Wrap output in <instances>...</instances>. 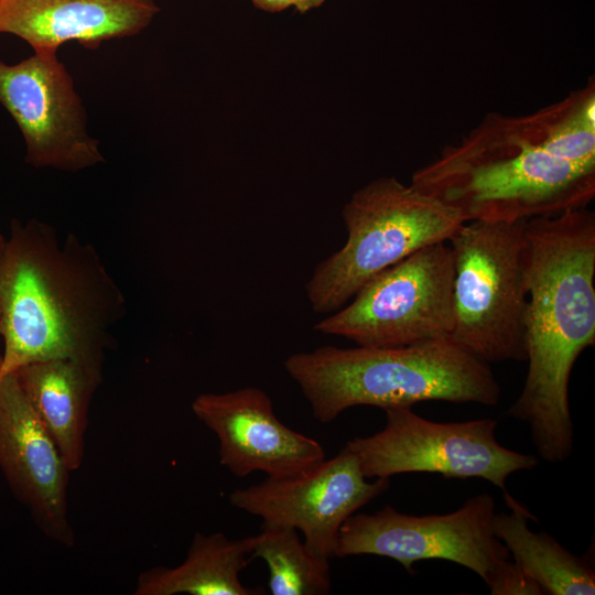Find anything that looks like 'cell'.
<instances>
[{
  "mask_svg": "<svg viewBox=\"0 0 595 595\" xmlns=\"http://www.w3.org/2000/svg\"><path fill=\"white\" fill-rule=\"evenodd\" d=\"M524 268L528 372L506 414L529 425L542 459L561 463L574 443L571 372L595 344L594 213L584 207L527 220Z\"/></svg>",
  "mask_w": 595,
  "mask_h": 595,
  "instance_id": "cell-1",
  "label": "cell"
},
{
  "mask_svg": "<svg viewBox=\"0 0 595 595\" xmlns=\"http://www.w3.org/2000/svg\"><path fill=\"white\" fill-rule=\"evenodd\" d=\"M574 139L565 101L528 115L487 113L462 140L412 175L411 183L465 223H511L587 207L595 162L563 159Z\"/></svg>",
  "mask_w": 595,
  "mask_h": 595,
  "instance_id": "cell-2",
  "label": "cell"
},
{
  "mask_svg": "<svg viewBox=\"0 0 595 595\" xmlns=\"http://www.w3.org/2000/svg\"><path fill=\"white\" fill-rule=\"evenodd\" d=\"M127 301L97 249L37 219H13L1 281L0 377L50 359L104 364Z\"/></svg>",
  "mask_w": 595,
  "mask_h": 595,
  "instance_id": "cell-3",
  "label": "cell"
},
{
  "mask_svg": "<svg viewBox=\"0 0 595 595\" xmlns=\"http://www.w3.org/2000/svg\"><path fill=\"white\" fill-rule=\"evenodd\" d=\"M284 368L321 423L357 405L385 410L447 401L493 407L500 399L489 364L451 338L397 347L327 345L292 354Z\"/></svg>",
  "mask_w": 595,
  "mask_h": 595,
  "instance_id": "cell-4",
  "label": "cell"
},
{
  "mask_svg": "<svg viewBox=\"0 0 595 595\" xmlns=\"http://www.w3.org/2000/svg\"><path fill=\"white\" fill-rule=\"evenodd\" d=\"M342 216L346 242L305 285L316 313L339 310L374 277L423 247L447 242L465 223L453 207L392 176L356 191Z\"/></svg>",
  "mask_w": 595,
  "mask_h": 595,
  "instance_id": "cell-5",
  "label": "cell"
},
{
  "mask_svg": "<svg viewBox=\"0 0 595 595\" xmlns=\"http://www.w3.org/2000/svg\"><path fill=\"white\" fill-rule=\"evenodd\" d=\"M526 221L464 223L447 241L454 261L451 339L489 365L527 359Z\"/></svg>",
  "mask_w": 595,
  "mask_h": 595,
  "instance_id": "cell-6",
  "label": "cell"
},
{
  "mask_svg": "<svg viewBox=\"0 0 595 595\" xmlns=\"http://www.w3.org/2000/svg\"><path fill=\"white\" fill-rule=\"evenodd\" d=\"M454 261L448 242L423 247L368 281L314 329L357 346L397 347L451 338Z\"/></svg>",
  "mask_w": 595,
  "mask_h": 595,
  "instance_id": "cell-7",
  "label": "cell"
},
{
  "mask_svg": "<svg viewBox=\"0 0 595 595\" xmlns=\"http://www.w3.org/2000/svg\"><path fill=\"white\" fill-rule=\"evenodd\" d=\"M385 428L345 445L366 478H390L403 473H434L445 478H483L506 493L507 478L529 470L539 461L502 446L497 421L434 422L411 407L383 410Z\"/></svg>",
  "mask_w": 595,
  "mask_h": 595,
  "instance_id": "cell-8",
  "label": "cell"
},
{
  "mask_svg": "<svg viewBox=\"0 0 595 595\" xmlns=\"http://www.w3.org/2000/svg\"><path fill=\"white\" fill-rule=\"evenodd\" d=\"M495 507L489 494H480L445 515L412 516L388 505L375 513L355 512L339 529L334 556H386L410 574L418 561L447 560L487 583L510 556L493 531Z\"/></svg>",
  "mask_w": 595,
  "mask_h": 595,
  "instance_id": "cell-9",
  "label": "cell"
},
{
  "mask_svg": "<svg viewBox=\"0 0 595 595\" xmlns=\"http://www.w3.org/2000/svg\"><path fill=\"white\" fill-rule=\"evenodd\" d=\"M0 102L23 134L30 165L76 172L104 162L57 52H34L12 65L0 61Z\"/></svg>",
  "mask_w": 595,
  "mask_h": 595,
  "instance_id": "cell-10",
  "label": "cell"
},
{
  "mask_svg": "<svg viewBox=\"0 0 595 595\" xmlns=\"http://www.w3.org/2000/svg\"><path fill=\"white\" fill-rule=\"evenodd\" d=\"M390 478L368 482L355 455L346 447L312 469L285 478L267 477L238 488L230 504L260 517L263 523L292 527L303 534L307 549L331 559L345 520L383 494Z\"/></svg>",
  "mask_w": 595,
  "mask_h": 595,
  "instance_id": "cell-11",
  "label": "cell"
},
{
  "mask_svg": "<svg viewBox=\"0 0 595 595\" xmlns=\"http://www.w3.org/2000/svg\"><path fill=\"white\" fill-rule=\"evenodd\" d=\"M192 411L217 436L219 462L236 477L258 470L270 478L292 477L326 458L317 441L277 418L270 397L259 388L198 394Z\"/></svg>",
  "mask_w": 595,
  "mask_h": 595,
  "instance_id": "cell-12",
  "label": "cell"
},
{
  "mask_svg": "<svg viewBox=\"0 0 595 595\" xmlns=\"http://www.w3.org/2000/svg\"><path fill=\"white\" fill-rule=\"evenodd\" d=\"M0 469L44 536L73 547L68 485L72 473L10 372L0 377Z\"/></svg>",
  "mask_w": 595,
  "mask_h": 595,
  "instance_id": "cell-13",
  "label": "cell"
},
{
  "mask_svg": "<svg viewBox=\"0 0 595 595\" xmlns=\"http://www.w3.org/2000/svg\"><path fill=\"white\" fill-rule=\"evenodd\" d=\"M158 11L154 0H0V33L24 40L34 52H57L69 41L94 50L138 34Z\"/></svg>",
  "mask_w": 595,
  "mask_h": 595,
  "instance_id": "cell-14",
  "label": "cell"
},
{
  "mask_svg": "<svg viewBox=\"0 0 595 595\" xmlns=\"http://www.w3.org/2000/svg\"><path fill=\"white\" fill-rule=\"evenodd\" d=\"M102 367L99 363L60 358L31 363L14 371L71 472L84 462L88 410L102 381Z\"/></svg>",
  "mask_w": 595,
  "mask_h": 595,
  "instance_id": "cell-15",
  "label": "cell"
},
{
  "mask_svg": "<svg viewBox=\"0 0 595 595\" xmlns=\"http://www.w3.org/2000/svg\"><path fill=\"white\" fill-rule=\"evenodd\" d=\"M252 536L231 540L221 532L195 533L185 560L176 566H154L137 578L136 595H256L260 588L244 585Z\"/></svg>",
  "mask_w": 595,
  "mask_h": 595,
  "instance_id": "cell-16",
  "label": "cell"
},
{
  "mask_svg": "<svg viewBox=\"0 0 595 595\" xmlns=\"http://www.w3.org/2000/svg\"><path fill=\"white\" fill-rule=\"evenodd\" d=\"M504 497L511 511L495 512L494 534L544 594H595V571L589 558L571 553L547 532L531 531L528 520L537 519L507 491Z\"/></svg>",
  "mask_w": 595,
  "mask_h": 595,
  "instance_id": "cell-17",
  "label": "cell"
},
{
  "mask_svg": "<svg viewBox=\"0 0 595 595\" xmlns=\"http://www.w3.org/2000/svg\"><path fill=\"white\" fill-rule=\"evenodd\" d=\"M262 559L273 595H325L332 588L329 559L312 553L292 527L262 523L250 559Z\"/></svg>",
  "mask_w": 595,
  "mask_h": 595,
  "instance_id": "cell-18",
  "label": "cell"
},
{
  "mask_svg": "<svg viewBox=\"0 0 595 595\" xmlns=\"http://www.w3.org/2000/svg\"><path fill=\"white\" fill-rule=\"evenodd\" d=\"M493 595H542L540 585L515 561L506 560L486 583Z\"/></svg>",
  "mask_w": 595,
  "mask_h": 595,
  "instance_id": "cell-19",
  "label": "cell"
},
{
  "mask_svg": "<svg viewBox=\"0 0 595 595\" xmlns=\"http://www.w3.org/2000/svg\"><path fill=\"white\" fill-rule=\"evenodd\" d=\"M252 3L267 12H281L291 7V0H251Z\"/></svg>",
  "mask_w": 595,
  "mask_h": 595,
  "instance_id": "cell-20",
  "label": "cell"
},
{
  "mask_svg": "<svg viewBox=\"0 0 595 595\" xmlns=\"http://www.w3.org/2000/svg\"><path fill=\"white\" fill-rule=\"evenodd\" d=\"M325 0H291L292 6L301 13L320 7Z\"/></svg>",
  "mask_w": 595,
  "mask_h": 595,
  "instance_id": "cell-21",
  "label": "cell"
},
{
  "mask_svg": "<svg viewBox=\"0 0 595 595\" xmlns=\"http://www.w3.org/2000/svg\"><path fill=\"white\" fill-rule=\"evenodd\" d=\"M6 242H7V236L1 234L0 231V317H1V281H2V271H3V262H4ZM1 366H2V353H0V371H1Z\"/></svg>",
  "mask_w": 595,
  "mask_h": 595,
  "instance_id": "cell-22",
  "label": "cell"
}]
</instances>
